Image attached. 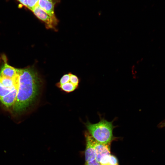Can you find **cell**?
<instances>
[{
  "label": "cell",
  "instance_id": "obj_16",
  "mask_svg": "<svg viewBox=\"0 0 165 165\" xmlns=\"http://www.w3.org/2000/svg\"><path fill=\"white\" fill-rule=\"evenodd\" d=\"M49 0L50 1H51L52 2V0Z\"/></svg>",
  "mask_w": 165,
  "mask_h": 165
},
{
  "label": "cell",
  "instance_id": "obj_9",
  "mask_svg": "<svg viewBox=\"0 0 165 165\" xmlns=\"http://www.w3.org/2000/svg\"><path fill=\"white\" fill-rule=\"evenodd\" d=\"M39 0H27L26 7L32 11L37 6Z\"/></svg>",
  "mask_w": 165,
  "mask_h": 165
},
{
  "label": "cell",
  "instance_id": "obj_1",
  "mask_svg": "<svg viewBox=\"0 0 165 165\" xmlns=\"http://www.w3.org/2000/svg\"><path fill=\"white\" fill-rule=\"evenodd\" d=\"M18 87L16 102L12 109L15 113H20L28 108L37 97L41 79L32 67L18 69Z\"/></svg>",
  "mask_w": 165,
  "mask_h": 165
},
{
  "label": "cell",
  "instance_id": "obj_8",
  "mask_svg": "<svg viewBox=\"0 0 165 165\" xmlns=\"http://www.w3.org/2000/svg\"><path fill=\"white\" fill-rule=\"evenodd\" d=\"M78 87V86L74 85L70 81L58 87L63 91L68 93L73 92L77 89Z\"/></svg>",
  "mask_w": 165,
  "mask_h": 165
},
{
  "label": "cell",
  "instance_id": "obj_3",
  "mask_svg": "<svg viewBox=\"0 0 165 165\" xmlns=\"http://www.w3.org/2000/svg\"><path fill=\"white\" fill-rule=\"evenodd\" d=\"M32 12L38 18L45 23L46 28L53 29L55 28V27L58 21L52 19L38 6L35 8Z\"/></svg>",
  "mask_w": 165,
  "mask_h": 165
},
{
  "label": "cell",
  "instance_id": "obj_11",
  "mask_svg": "<svg viewBox=\"0 0 165 165\" xmlns=\"http://www.w3.org/2000/svg\"><path fill=\"white\" fill-rule=\"evenodd\" d=\"M70 81L74 85L78 86L79 83L78 78L76 75L71 73H70Z\"/></svg>",
  "mask_w": 165,
  "mask_h": 165
},
{
  "label": "cell",
  "instance_id": "obj_10",
  "mask_svg": "<svg viewBox=\"0 0 165 165\" xmlns=\"http://www.w3.org/2000/svg\"><path fill=\"white\" fill-rule=\"evenodd\" d=\"M70 73L64 75L60 79L59 82L56 84L57 86L58 87L59 86L64 84L70 81Z\"/></svg>",
  "mask_w": 165,
  "mask_h": 165
},
{
  "label": "cell",
  "instance_id": "obj_15",
  "mask_svg": "<svg viewBox=\"0 0 165 165\" xmlns=\"http://www.w3.org/2000/svg\"><path fill=\"white\" fill-rule=\"evenodd\" d=\"M101 165H111L109 163H105V164H101Z\"/></svg>",
  "mask_w": 165,
  "mask_h": 165
},
{
  "label": "cell",
  "instance_id": "obj_7",
  "mask_svg": "<svg viewBox=\"0 0 165 165\" xmlns=\"http://www.w3.org/2000/svg\"><path fill=\"white\" fill-rule=\"evenodd\" d=\"M100 164L109 163L112 165H119L118 160L114 156L111 154L103 158L100 162Z\"/></svg>",
  "mask_w": 165,
  "mask_h": 165
},
{
  "label": "cell",
  "instance_id": "obj_13",
  "mask_svg": "<svg viewBox=\"0 0 165 165\" xmlns=\"http://www.w3.org/2000/svg\"><path fill=\"white\" fill-rule=\"evenodd\" d=\"M24 6H27V0H17Z\"/></svg>",
  "mask_w": 165,
  "mask_h": 165
},
{
  "label": "cell",
  "instance_id": "obj_6",
  "mask_svg": "<svg viewBox=\"0 0 165 165\" xmlns=\"http://www.w3.org/2000/svg\"><path fill=\"white\" fill-rule=\"evenodd\" d=\"M38 6L52 19L58 21L54 14V5L52 2L49 0H39Z\"/></svg>",
  "mask_w": 165,
  "mask_h": 165
},
{
  "label": "cell",
  "instance_id": "obj_5",
  "mask_svg": "<svg viewBox=\"0 0 165 165\" xmlns=\"http://www.w3.org/2000/svg\"><path fill=\"white\" fill-rule=\"evenodd\" d=\"M110 145V143L103 144L98 142L95 140L94 150L95 158L99 163L103 158L111 155Z\"/></svg>",
  "mask_w": 165,
  "mask_h": 165
},
{
  "label": "cell",
  "instance_id": "obj_4",
  "mask_svg": "<svg viewBox=\"0 0 165 165\" xmlns=\"http://www.w3.org/2000/svg\"><path fill=\"white\" fill-rule=\"evenodd\" d=\"M86 140V148L85 152V163L93 161L96 159L94 150L95 139L88 132L85 133Z\"/></svg>",
  "mask_w": 165,
  "mask_h": 165
},
{
  "label": "cell",
  "instance_id": "obj_2",
  "mask_svg": "<svg viewBox=\"0 0 165 165\" xmlns=\"http://www.w3.org/2000/svg\"><path fill=\"white\" fill-rule=\"evenodd\" d=\"M113 121L109 122L104 118H100V121L96 123L87 121L85 123L88 132L97 142L103 144H110L114 139L113 134Z\"/></svg>",
  "mask_w": 165,
  "mask_h": 165
},
{
  "label": "cell",
  "instance_id": "obj_12",
  "mask_svg": "<svg viewBox=\"0 0 165 165\" xmlns=\"http://www.w3.org/2000/svg\"><path fill=\"white\" fill-rule=\"evenodd\" d=\"M85 165H101L100 163L96 160L91 162L85 163Z\"/></svg>",
  "mask_w": 165,
  "mask_h": 165
},
{
  "label": "cell",
  "instance_id": "obj_14",
  "mask_svg": "<svg viewBox=\"0 0 165 165\" xmlns=\"http://www.w3.org/2000/svg\"><path fill=\"white\" fill-rule=\"evenodd\" d=\"M159 126L160 127H165V119L160 123Z\"/></svg>",
  "mask_w": 165,
  "mask_h": 165
}]
</instances>
